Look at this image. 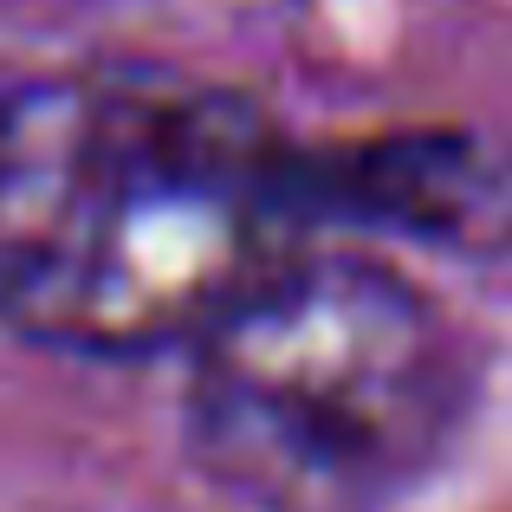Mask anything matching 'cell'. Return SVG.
Here are the masks:
<instances>
[{"label":"cell","instance_id":"6da1fadb","mask_svg":"<svg viewBox=\"0 0 512 512\" xmlns=\"http://www.w3.org/2000/svg\"><path fill=\"white\" fill-rule=\"evenodd\" d=\"M299 221V156L221 91L72 72L0 104V325L33 344L195 350Z\"/></svg>","mask_w":512,"mask_h":512},{"label":"cell","instance_id":"3957f363","mask_svg":"<svg viewBox=\"0 0 512 512\" xmlns=\"http://www.w3.org/2000/svg\"><path fill=\"white\" fill-rule=\"evenodd\" d=\"M305 214H350L402 240H441L467 253L512 247V150L474 130H409L344 156H299Z\"/></svg>","mask_w":512,"mask_h":512},{"label":"cell","instance_id":"7a4b0ae2","mask_svg":"<svg viewBox=\"0 0 512 512\" xmlns=\"http://www.w3.org/2000/svg\"><path fill=\"white\" fill-rule=\"evenodd\" d=\"M461 415L454 331L402 273L299 253L195 338L188 428L253 512H383Z\"/></svg>","mask_w":512,"mask_h":512}]
</instances>
